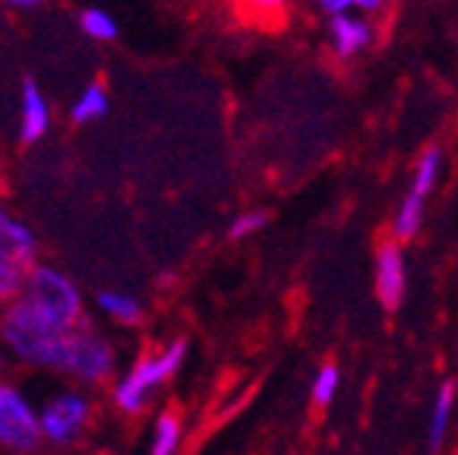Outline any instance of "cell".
<instances>
[{
  "label": "cell",
  "instance_id": "3",
  "mask_svg": "<svg viewBox=\"0 0 458 455\" xmlns=\"http://www.w3.org/2000/svg\"><path fill=\"white\" fill-rule=\"evenodd\" d=\"M29 299L42 309L48 319H55L57 325H71L80 313V296H77V287L64 278V274H57L51 268H38L32 278H29Z\"/></svg>",
  "mask_w": 458,
  "mask_h": 455
},
{
  "label": "cell",
  "instance_id": "15",
  "mask_svg": "<svg viewBox=\"0 0 458 455\" xmlns=\"http://www.w3.org/2000/svg\"><path fill=\"white\" fill-rule=\"evenodd\" d=\"M99 306L106 309L108 315H114V319L128 322V325L140 322V306H137L131 296H118V293H99Z\"/></svg>",
  "mask_w": 458,
  "mask_h": 455
},
{
  "label": "cell",
  "instance_id": "14",
  "mask_svg": "<svg viewBox=\"0 0 458 455\" xmlns=\"http://www.w3.org/2000/svg\"><path fill=\"white\" fill-rule=\"evenodd\" d=\"M108 102H106V90H102V83H93L89 90L83 93V99L73 106L71 118L73 121H89V118H99V115H106Z\"/></svg>",
  "mask_w": 458,
  "mask_h": 455
},
{
  "label": "cell",
  "instance_id": "1",
  "mask_svg": "<svg viewBox=\"0 0 458 455\" xmlns=\"http://www.w3.org/2000/svg\"><path fill=\"white\" fill-rule=\"evenodd\" d=\"M4 341H7L22 360L64 370L73 335L64 325H57L55 319H48L32 299H26V303H16V306L4 315Z\"/></svg>",
  "mask_w": 458,
  "mask_h": 455
},
{
  "label": "cell",
  "instance_id": "2",
  "mask_svg": "<svg viewBox=\"0 0 458 455\" xmlns=\"http://www.w3.org/2000/svg\"><path fill=\"white\" fill-rule=\"evenodd\" d=\"M32 255H36L32 233L0 210V299L20 293Z\"/></svg>",
  "mask_w": 458,
  "mask_h": 455
},
{
  "label": "cell",
  "instance_id": "10",
  "mask_svg": "<svg viewBox=\"0 0 458 455\" xmlns=\"http://www.w3.org/2000/svg\"><path fill=\"white\" fill-rule=\"evenodd\" d=\"M48 128V106L38 96V86L32 80L22 83V143H32Z\"/></svg>",
  "mask_w": 458,
  "mask_h": 455
},
{
  "label": "cell",
  "instance_id": "9",
  "mask_svg": "<svg viewBox=\"0 0 458 455\" xmlns=\"http://www.w3.org/2000/svg\"><path fill=\"white\" fill-rule=\"evenodd\" d=\"M372 39V29L363 20H353V16H335L331 20V48L341 57L357 55L360 48H366Z\"/></svg>",
  "mask_w": 458,
  "mask_h": 455
},
{
  "label": "cell",
  "instance_id": "16",
  "mask_svg": "<svg viewBox=\"0 0 458 455\" xmlns=\"http://www.w3.org/2000/svg\"><path fill=\"white\" fill-rule=\"evenodd\" d=\"M179 442V420L172 414H163L157 424V442H153V455H172Z\"/></svg>",
  "mask_w": 458,
  "mask_h": 455
},
{
  "label": "cell",
  "instance_id": "11",
  "mask_svg": "<svg viewBox=\"0 0 458 455\" xmlns=\"http://www.w3.org/2000/svg\"><path fill=\"white\" fill-rule=\"evenodd\" d=\"M455 405V385L443 382L437 395V405H433V417H429V449H439L445 440V430H449V414Z\"/></svg>",
  "mask_w": 458,
  "mask_h": 455
},
{
  "label": "cell",
  "instance_id": "18",
  "mask_svg": "<svg viewBox=\"0 0 458 455\" xmlns=\"http://www.w3.org/2000/svg\"><path fill=\"white\" fill-rule=\"evenodd\" d=\"M337 382H341V373H337V366H322V373H318V379H315V401L318 405H328L331 399H335V391H337Z\"/></svg>",
  "mask_w": 458,
  "mask_h": 455
},
{
  "label": "cell",
  "instance_id": "6",
  "mask_svg": "<svg viewBox=\"0 0 458 455\" xmlns=\"http://www.w3.org/2000/svg\"><path fill=\"white\" fill-rule=\"evenodd\" d=\"M64 370L77 373L80 379H102L112 370V350H108L106 341L86 335V331L83 335H73Z\"/></svg>",
  "mask_w": 458,
  "mask_h": 455
},
{
  "label": "cell",
  "instance_id": "19",
  "mask_svg": "<svg viewBox=\"0 0 458 455\" xmlns=\"http://www.w3.org/2000/svg\"><path fill=\"white\" fill-rule=\"evenodd\" d=\"M265 220H267V214H261V210H255V214H242L233 227H229V236H233V239H242V236H249V233H255V229L265 227Z\"/></svg>",
  "mask_w": 458,
  "mask_h": 455
},
{
  "label": "cell",
  "instance_id": "13",
  "mask_svg": "<svg viewBox=\"0 0 458 455\" xmlns=\"http://www.w3.org/2000/svg\"><path fill=\"white\" fill-rule=\"evenodd\" d=\"M439 163H443V153H439V150H429V153H423L420 166H417L414 185H411V194H417V198H427V192L433 188V182H437Z\"/></svg>",
  "mask_w": 458,
  "mask_h": 455
},
{
  "label": "cell",
  "instance_id": "20",
  "mask_svg": "<svg viewBox=\"0 0 458 455\" xmlns=\"http://www.w3.org/2000/svg\"><path fill=\"white\" fill-rule=\"evenodd\" d=\"M351 10H357V4H351V0H325L322 4V13H328L331 20L335 16H347Z\"/></svg>",
  "mask_w": 458,
  "mask_h": 455
},
{
  "label": "cell",
  "instance_id": "5",
  "mask_svg": "<svg viewBox=\"0 0 458 455\" xmlns=\"http://www.w3.org/2000/svg\"><path fill=\"white\" fill-rule=\"evenodd\" d=\"M42 436V420L13 389H0V442L13 449H32Z\"/></svg>",
  "mask_w": 458,
  "mask_h": 455
},
{
  "label": "cell",
  "instance_id": "8",
  "mask_svg": "<svg viewBox=\"0 0 458 455\" xmlns=\"http://www.w3.org/2000/svg\"><path fill=\"white\" fill-rule=\"evenodd\" d=\"M86 420V401L77 399V395H64L57 399L48 411L42 414V430L48 434V440L55 442H67L77 427Z\"/></svg>",
  "mask_w": 458,
  "mask_h": 455
},
{
  "label": "cell",
  "instance_id": "4",
  "mask_svg": "<svg viewBox=\"0 0 458 455\" xmlns=\"http://www.w3.org/2000/svg\"><path fill=\"white\" fill-rule=\"evenodd\" d=\"M182 360H185V341L172 344L169 354L159 356V360L137 363V370L131 373L122 385H118V405H122L124 411H140L147 391H150L157 382H163V379H169L172 373L179 370Z\"/></svg>",
  "mask_w": 458,
  "mask_h": 455
},
{
  "label": "cell",
  "instance_id": "12",
  "mask_svg": "<svg viewBox=\"0 0 458 455\" xmlns=\"http://www.w3.org/2000/svg\"><path fill=\"white\" fill-rule=\"evenodd\" d=\"M423 223V198H417V194H408L404 198V204H401L398 210V220H394V236L398 239H414L417 229H420Z\"/></svg>",
  "mask_w": 458,
  "mask_h": 455
},
{
  "label": "cell",
  "instance_id": "17",
  "mask_svg": "<svg viewBox=\"0 0 458 455\" xmlns=\"http://www.w3.org/2000/svg\"><path fill=\"white\" fill-rule=\"evenodd\" d=\"M83 29L93 39H114V32H118V29H114V20L108 13H102V10H86Z\"/></svg>",
  "mask_w": 458,
  "mask_h": 455
},
{
  "label": "cell",
  "instance_id": "7",
  "mask_svg": "<svg viewBox=\"0 0 458 455\" xmlns=\"http://www.w3.org/2000/svg\"><path fill=\"white\" fill-rule=\"evenodd\" d=\"M376 293L386 309H394L404 296V258L394 242H386L376 258Z\"/></svg>",
  "mask_w": 458,
  "mask_h": 455
}]
</instances>
